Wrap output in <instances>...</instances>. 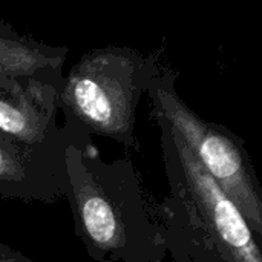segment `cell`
<instances>
[{
  "label": "cell",
  "mask_w": 262,
  "mask_h": 262,
  "mask_svg": "<svg viewBox=\"0 0 262 262\" xmlns=\"http://www.w3.org/2000/svg\"><path fill=\"white\" fill-rule=\"evenodd\" d=\"M64 200L75 235L94 262H164L158 204L134 163L103 160L92 137L80 130L66 149Z\"/></svg>",
  "instance_id": "1"
},
{
  "label": "cell",
  "mask_w": 262,
  "mask_h": 262,
  "mask_svg": "<svg viewBox=\"0 0 262 262\" xmlns=\"http://www.w3.org/2000/svg\"><path fill=\"white\" fill-rule=\"evenodd\" d=\"M169 196L158 204L166 250L175 262H262L259 239L233 201L158 114Z\"/></svg>",
  "instance_id": "2"
},
{
  "label": "cell",
  "mask_w": 262,
  "mask_h": 262,
  "mask_svg": "<svg viewBox=\"0 0 262 262\" xmlns=\"http://www.w3.org/2000/svg\"><path fill=\"white\" fill-rule=\"evenodd\" d=\"M161 63L160 51L143 54L130 46L86 52L63 80L58 103L64 123L135 149L137 107Z\"/></svg>",
  "instance_id": "3"
},
{
  "label": "cell",
  "mask_w": 262,
  "mask_h": 262,
  "mask_svg": "<svg viewBox=\"0 0 262 262\" xmlns=\"http://www.w3.org/2000/svg\"><path fill=\"white\" fill-rule=\"evenodd\" d=\"M178 74L161 63L146 95L186 141L204 170L233 201L253 235L262 238V186L241 137L224 124L200 117L178 94Z\"/></svg>",
  "instance_id": "4"
},
{
  "label": "cell",
  "mask_w": 262,
  "mask_h": 262,
  "mask_svg": "<svg viewBox=\"0 0 262 262\" xmlns=\"http://www.w3.org/2000/svg\"><path fill=\"white\" fill-rule=\"evenodd\" d=\"M75 132L64 123L58 137L40 144L0 132V198L43 204L64 200L66 149Z\"/></svg>",
  "instance_id": "5"
},
{
  "label": "cell",
  "mask_w": 262,
  "mask_h": 262,
  "mask_svg": "<svg viewBox=\"0 0 262 262\" xmlns=\"http://www.w3.org/2000/svg\"><path fill=\"white\" fill-rule=\"evenodd\" d=\"M63 80L0 72V132L29 144L58 137Z\"/></svg>",
  "instance_id": "6"
},
{
  "label": "cell",
  "mask_w": 262,
  "mask_h": 262,
  "mask_svg": "<svg viewBox=\"0 0 262 262\" xmlns=\"http://www.w3.org/2000/svg\"><path fill=\"white\" fill-rule=\"evenodd\" d=\"M69 49L52 46L0 21V72L63 78Z\"/></svg>",
  "instance_id": "7"
},
{
  "label": "cell",
  "mask_w": 262,
  "mask_h": 262,
  "mask_svg": "<svg viewBox=\"0 0 262 262\" xmlns=\"http://www.w3.org/2000/svg\"><path fill=\"white\" fill-rule=\"evenodd\" d=\"M0 262H34L26 255L20 253L18 250H14L8 244L0 243Z\"/></svg>",
  "instance_id": "8"
}]
</instances>
